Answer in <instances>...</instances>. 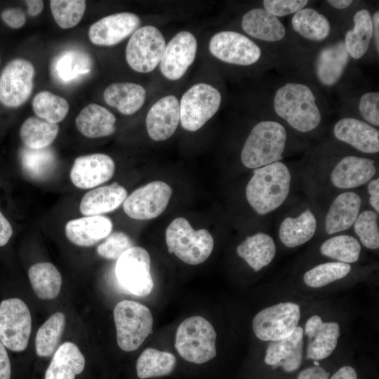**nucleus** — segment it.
<instances>
[{
    "label": "nucleus",
    "instance_id": "1",
    "mask_svg": "<svg viewBox=\"0 0 379 379\" xmlns=\"http://www.w3.org/2000/svg\"><path fill=\"white\" fill-rule=\"evenodd\" d=\"M291 179L288 167L281 161L255 168L246 188L248 204L258 214L272 212L287 198Z\"/></svg>",
    "mask_w": 379,
    "mask_h": 379
},
{
    "label": "nucleus",
    "instance_id": "2",
    "mask_svg": "<svg viewBox=\"0 0 379 379\" xmlns=\"http://www.w3.org/2000/svg\"><path fill=\"white\" fill-rule=\"evenodd\" d=\"M274 109L278 116L300 132H309L320 124L321 117L310 88L289 82L275 93Z\"/></svg>",
    "mask_w": 379,
    "mask_h": 379
},
{
    "label": "nucleus",
    "instance_id": "3",
    "mask_svg": "<svg viewBox=\"0 0 379 379\" xmlns=\"http://www.w3.org/2000/svg\"><path fill=\"white\" fill-rule=\"evenodd\" d=\"M287 134L285 128L274 121H262L251 131L241 152L242 164L258 168L282 159Z\"/></svg>",
    "mask_w": 379,
    "mask_h": 379
},
{
    "label": "nucleus",
    "instance_id": "4",
    "mask_svg": "<svg viewBox=\"0 0 379 379\" xmlns=\"http://www.w3.org/2000/svg\"><path fill=\"white\" fill-rule=\"evenodd\" d=\"M216 333L212 324L201 316L185 319L178 326L175 347L185 361L201 364L216 356Z\"/></svg>",
    "mask_w": 379,
    "mask_h": 379
},
{
    "label": "nucleus",
    "instance_id": "5",
    "mask_svg": "<svg viewBox=\"0 0 379 379\" xmlns=\"http://www.w3.org/2000/svg\"><path fill=\"white\" fill-rule=\"evenodd\" d=\"M168 252L182 262L199 265L204 262L213 249V238L205 229L194 230L184 218L173 220L166 230Z\"/></svg>",
    "mask_w": 379,
    "mask_h": 379
},
{
    "label": "nucleus",
    "instance_id": "6",
    "mask_svg": "<svg viewBox=\"0 0 379 379\" xmlns=\"http://www.w3.org/2000/svg\"><path fill=\"white\" fill-rule=\"evenodd\" d=\"M119 347L126 352L137 350L151 333L153 318L149 308L131 300H122L114 309Z\"/></svg>",
    "mask_w": 379,
    "mask_h": 379
},
{
    "label": "nucleus",
    "instance_id": "7",
    "mask_svg": "<svg viewBox=\"0 0 379 379\" xmlns=\"http://www.w3.org/2000/svg\"><path fill=\"white\" fill-rule=\"evenodd\" d=\"M220 103V93L213 86L205 83L192 86L179 103L182 127L192 132L199 130L217 112Z\"/></svg>",
    "mask_w": 379,
    "mask_h": 379
},
{
    "label": "nucleus",
    "instance_id": "8",
    "mask_svg": "<svg viewBox=\"0 0 379 379\" xmlns=\"http://www.w3.org/2000/svg\"><path fill=\"white\" fill-rule=\"evenodd\" d=\"M165 48L161 32L154 26H143L131 34L126 48V60L135 72H150L160 63Z\"/></svg>",
    "mask_w": 379,
    "mask_h": 379
},
{
    "label": "nucleus",
    "instance_id": "9",
    "mask_svg": "<svg viewBox=\"0 0 379 379\" xmlns=\"http://www.w3.org/2000/svg\"><path fill=\"white\" fill-rule=\"evenodd\" d=\"M32 330V318L25 302L11 298L0 302V341L13 352L27 347Z\"/></svg>",
    "mask_w": 379,
    "mask_h": 379
},
{
    "label": "nucleus",
    "instance_id": "10",
    "mask_svg": "<svg viewBox=\"0 0 379 379\" xmlns=\"http://www.w3.org/2000/svg\"><path fill=\"white\" fill-rule=\"evenodd\" d=\"M150 267L148 252L142 247L133 246L117 259L115 274L119 283L129 293L145 297L154 287Z\"/></svg>",
    "mask_w": 379,
    "mask_h": 379
},
{
    "label": "nucleus",
    "instance_id": "11",
    "mask_svg": "<svg viewBox=\"0 0 379 379\" xmlns=\"http://www.w3.org/2000/svg\"><path fill=\"white\" fill-rule=\"evenodd\" d=\"M300 318L299 306L293 302H280L266 307L253 318L252 328L262 341H275L290 336Z\"/></svg>",
    "mask_w": 379,
    "mask_h": 379
},
{
    "label": "nucleus",
    "instance_id": "12",
    "mask_svg": "<svg viewBox=\"0 0 379 379\" xmlns=\"http://www.w3.org/2000/svg\"><path fill=\"white\" fill-rule=\"evenodd\" d=\"M35 69L23 58L10 61L0 74V102L7 107H18L30 97Z\"/></svg>",
    "mask_w": 379,
    "mask_h": 379
},
{
    "label": "nucleus",
    "instance_id": "13",
    "mask_svg": "<svg viewBox=\"0 0 379 379\" xmlns=\"http://www.w3.org/2000/svg\"><path fill=\"white\" fill-rule=\"evenodd\" d=\"M171 187L163 181H153L134 190L123 204L124 212L135 220L157 218L166 209Z\"/></svg>",
    "mask_w": 379,
    "mask_h": 379
},
{
    "label": "nucleus",
    "instance_id": "14",
    "mask_svg": "<svg viewBox=\"0 0 379 379\" xmlns=\"http://www.w3.org/2000/svg\"><path fill=\"white\" fill-rule=\"evenodd\" d=\"M209 51L221 61L243 66L255 63L261 56V50L255 42L232 31L214 34L209 42Z\"/></svg>",
    "mask_w": 379,
    "mask_h": 379
},
{
    "label": "nucleus",
    "instance_id": "15",
    "mask_svg": "<svg viewBox=\"0 0 379 379\" xmlns=\"http://www.w3.org/2000/svg\"><path fill=\"white\" fill-rule=\"evenodd\" d=\"M197 48V39L191 32L175 34L166 46L160 61L162 74L169 80L180 79L194 62Z\"/></svg>",
    "mask_w": 379,
    "mask_h": 379
},
{
    "label": "nucleus",
    "instance_id": "16",
    "mask_svg": "<svg viewBox=\"0 0 379 379\" xmlns=\"http://www.w3.org/2000/svg\"><path fill=\"white\" fill-rule=\"evenodd\" d=\"M114 171L113 159L105 154L96 153L77 157L71 168L69 177L74 186L85 190L107 182Z\"/></svg>",
    "mask_w": 379,
    "mask_h": 379
},
{
    "label": "nucleus",
    "instance_id": "17",
    "mask_svg": "<svg viewBox=\"0 0 379 379\" xmlns=\"http://www.w3.org/2000/svg\"><path fill=\"white\" fill-rule=\"evenodd\" d=\"M140 25V19L135 13H114L91 25L88 30V37L93 44L114 46L131 35L139 28Z\"/></svg>",
    "mask_w": 379,
    "mask_h": 379
},
{
    "label": "nucleus",
    "instance_id": "18",
    "mask_svg": "<svg viewBox=\"0 0 379 379\" xmlns=\"http://www.w3.org/2000/svg\"><path fill=\"white\" fill-rule=\"evenodd\" d=\"M180 122V104L174 95H167L157 101L146 117L149 136L155 141H164L175 131Z\"/></svg>",
    "mask_w": 379,
    "mask_h": 379
},
{
    "label": "nucleus",
    "instance_id": "19",
    "mask_svg": "<svg viewBox=\"0 0 379 379\" xmlns=\"http://www.w3.org/2000/svg\"><path fill=\"white\" fill-rule=\"evenodd\" d=\"M305 333L308 338L307 357L314 361L329 357L336 347L340 335L338 323L324 322L318 315L308 319Z\"/></svg>",
    "mask_w": 379,
    "mask_h": 379
},
{
    "label": "nucleus",
    "instance_id": "20",
    "mask_svg": "<svg viewBox=\"0 0 379 379\" xmlns=\"http://www.w3.org/2000/svg\"><path fill=\"white\" fill-rule=\"evenodd\" d=\"M335 137L356 149L368 154L379 151V131L370 124L354 118H343L334 126Z\"/></svg>",
    "mask_w": 379,
    "mask_h": 379
},
{
    "label": "nucleus",
    "instance_id": "21",
    "mask_svg": "<svg viewBox=\"0 0 379 379\" xmlns=\"http://www.w3.org/2000/svg\"><path fill=\"white\" fill-rule=\"evenodd\" d=\"M303 329L297 326L288 337L270 341L266 350L265 362L273 368L281 366L288 373L295 371L302 359Z\"/></svg>",
    "mask_w": 379,
    "mask_h": 379
},
{
    "label": "nucleus",
    "instance_id": "22",
    "mask_svg": "<svg viewBox=\"0 0 379 379\" xmlns=\"http://www.w3.org/2000/svg\"><path fill=\"white\" fill-rule=\"evenodd\" d=\"M373 159L356 156L343 158L331 171V183L340 189H351L367 183L375 175Z\"/></svg>",
    "mask_w": 379,
    "mask_h": 379
},
{
    "label": "nucleus",
    "instance_id": "23",
    "mask_svg": "<svg viewBox=\"0 0 379 379\" xmlns=\"http://www.w3.org/2000/svg\"><path fill=\"white\" fill-rule=\"evenodd\" d=\"M112 220L103 215H91L68 221L67 238L78 246L89 247L105 239L112 231Z\"/></svg>",
    "mask_w": 379,
    "mask_h": 379
},
{
    "label": "nucleus",
    "instance_id": "24",
    "mask_svg": "<svg viewBox=\"0 0 379 379\" xmlns=\"http://www.w3.org/2000/svg\"><path fill=\"white\" fill-rule=\"evenodd\" d=\"M92 64L88 53L79 49H67L54 57L50 70L55 81L69 84L87 75L91 70Z\"/></svg>",
    "mask_w": 379,
    "mask_h": 379
},
{
    "label": "nucleus",
    "instance_id": "25",
    "mask_svg": "<svg viewBox=\"0 0 379 379\" xmlns=\"http://www.w3.org/2000/svg\"><path fill=\"white\" fill-rule=\"evenodd\" d=\"M350 61L344 41H340L323 48L315 62L319 81L324 86L335 84L343 76Z\"/></svg>",
    "mask_w": 379,
    "mask_h": 379
},
{
    "label": "nucleus",
    "instance_id": "26",
    "mask_svg": "<svg viewBox=\"0 0 379 379\" xmlns=\"http://www.w3.org/2000/svg\"><path fill=\"white\" fill-rule=\"evenodd\" d=\"M126 197V189L113 182L86 192L81 200L79 209L86 216L101 215L119 208Z\"/></svg>",
    "mask_w": 379,
    "mask_h": 379
},
{
    "label": "nucleus",
    "instance_id": "27",
    "mask_svg": "<svg viewBox=\"0 0 379 379\" xmlns=\"http://www.w3.org/2000/svg\"><path fill=\"white\" fill-rule=\"evenodd\" d=\"M361 200L352 192L339 194L332 202L325 220L328 234L350 228L359 214Z\"/></svg>",
    "mask_w": 379,
    "mask_h": 379
},
{
    "label": "nucleus",
    "instance_id": "28",
    "mask_svg": "<svg viewBox=\"0 0 379 379\" xmlns=\"http://www.w3.org/2000/svg\"><path fill=\"white\" fill-rule=\"evenodd\" d=\"M241 27L248 35L265 41H279L286 34L285 27L278 18L261 8L246 13L241 20Z\"/></svg>",
    "mask_w": 379,
    "mask_h": 379
},
{
    "label": "nucleus",
    "instance_id": "29",
    "mask_svg": "<svg viewBox=\"0 0 379 379\" xmlns=\"http://www.w3.org/2000/svg\"><path fill=\"white\" fill-rule=\"evenodd\" d=\"M115 122L116 118L111 112L95 103L83 108L75 119L78 131L90 138L112 134L116 130Z\"/></svg>",
    "mask_w": 379,
    "mask_h": 379
},
{
    "label": "nucleus",
    "instance_id": "30",
    "mask_svg": "<svg viewBox=\"0 0 379 379\" xmlns=\"http://www.w3.org/2000/svg\"><path fill=\"white\" fill-rule=\"evenodd\" d=\"M85 358L73 343L65 342L55 351L44 379H75L83 372Z\"/></svg>",
    "mask_w": 379,
    "mask_h": 379
},
{
    "label": "nucleus",
    "instance_id": "31",
    "mask_svg": "<svg viewBox=\"0 0 379 379\" xmlns=\"http://www.w3.org/2000/svg\"><path fill=\"white\" fill-rule=\"evenodd\" d=\"M146 91L140 84L131 82L113 83L103 93L105 102L124 115H131L143 105Z\"/></svg>",
    "mask_w": 379,
    "mask_h": 379
},
{
    "label": "nucleus",
    "instance_id": "32",
    "mask_svg": "<svg viewBox=\"0 0 379 379\" xmlns=\"http://www.w3.org/2000/svg\"><path fill=\"white\" fill-rule=\"evenodd\" d=\"M237 252L255 272H258L272 261L276 246L270 235L259 232L246 237L237 246Z\"/></svg>",
    "mask_w": 379,
    "mask_h": 379
},
{
    "label": "nucleus",
    "instance_id": "33",
    "mask_svg": "<svg viewBox=\"0 0 379 379\" xmlns=\"http://www.w3.org/2000/svg\"><path fill=\"white\" fill-rule=\"evenodd\" d=\"M317 220L310 209L296 218H286L281 222L279 237L282 244L294 248L310 241L316 232Z\"/></svg>",
    "mask_w": 379,
    "mask_h": 379
},
{
    "label": "nucleus",
    "instance_id": "34",
    "mask_svg": "<svg viewBox=\"0 0 379 379\" xmlns=\"http://www.w3.org/2000/svg\"><path fill=\"white\" fill-rule=\"evenodd\" d=\"M354 27L347 32L345 45L353 59H359L367 52L373 36V22L367 9L358 11L353 18Z\"/></svg>",
    "mask_w": 379,
    "mask_h": 379
},
{
    "label": "nucleus",
    "instance_id": "35",
    "mask_svg": "<svg viewBox=\"0 0 379 379\" xmlns=\"http://www.w3.org/2000/svg\"><path fill=\"white\" fill-rule=\"evenodd\" d=\"M28 277L36 296L42 300L55 298L60 291L62 277L51 262H38L30 267Z\"/></svg>",
    "mask_w": 379,
    "mask_h": 379
},
{
    "label": "nucleus",
    "instance_id": "36",
    "mask_svg": "<svg viewBox=\"0 0 379 379\" xmlns=\"http://www.w3.org/2000/svg\"><path fill=\"white\" fill-rule=\"evenodd\" d=\"M291 24L298 34L311 41H322L331 32L328 20L312 8H303L297 11L292 18Z\"/></svg>",
    "mask_w": 379,
    "mask_h": 379
},
{
    "label": "nucleus",
    "instance_id": "37",
    "mask_svg": "<svg viewBox=\"0 0 379 379\" xmlns=\"http://www.w3.org/2000/svg\"><path fill=\"white\" fill-rule=\"evenodd\" d=\"M59 132L57 124L30 117L22 124L20 136L25 147L39 149L49 147Z\"/></svg>",
    "mask_w": 379,
    "mask_h": 379
},
{
    "label": "nucleus",
    "instance_id": "38",
    "mask_svg": "<svg viewBox=\"0 0 379 379\" xmlns=\"http://www.w3.org/2000/svg\"><path fill=\"white\" fill-rule=\"evenodd\" d=\"M20 163L25 174L32 180H42L53 171L56 155L52 148L32 149L27 147L20 151Z\"/></svg>",
    "mask_w": 379,
    "mask_h": 379
},
{
    "label": "nucleus",
    "instance_id": "39",
    "mask_svg": "<svg viewBox=\"0 0 379 379\" xmlns=\"http://www.w3.org/2000/svg\"><path fill=\"white\" fill-rule=\"evenodd\" d=\"M175 365L176 358L173 354L149 347L139 356L136 372L140 379L161 377L170 374Z\"/></svg>",
    "mask_w": 379,
    "mask_h": 379
},
{
    "label": "nucleus",
    "instance_id": "40",
    "mask_svg": "<svg viewBox=\"0 0 379 379\" xmlns=\"http://www.w3.org/2000/svg\"><path fill=\"white\" fill-rule=\"evenodd\" d=\"M65 328L62 312L52 314L39 328L35 338V348L39 357H49L55 350Z\"/></svg>",
    "mask_w": 379,
    "mask_h": 379
},
{
    "label": "nucleus",
    "instance_id": "41",
    "mask_svg": "<svg viewBox=\"0 0 379 379\" xmlns=\"http://www.w3.org/2000/svg\"><path fill=\"white\" fill-rule=\"evenodd\" d=\"M32 108L37 117L57 124L66 117L69 106L64 98L49 91H41L34 96Z\"/></svg>",
    "mask_w": 379,
    "mask_h": 379
},
{
    "label": "nucleus",
    "instance_id": "42",
    "mask_svg": "<svg viewBox=\"0 0 379 379\" xmlns=\"http://www.w3.org/2000/svg\"><path fill=\"white\" fill-rule=\"evenodd\" d=\"M321 254L340 262L352 263L359 260L361 245L349 235H338L326 240L321 246Z\"/></svg>",
    "mask_w": 379,
    "mask_h": 379
},
{
    "label": "nucleus",
    "instance_id": "43",
    "mask_svg": "<svg viewBox=\"0 0 379 379\" xmlns=\"http://www.w3.org/2000/svg\"><path fill=\"white\" fill-rule=\"evenodd\" d=\"M351 271L347 263L333 262L320 264L306 272L305 284L312 288H320L346 277Z\"/></svg>",
    "mask_w": 379,
    "mask_h": 379
},
{
    "label": "nucleus",
    "instance_id": "44",
    "mask_svg": "<svg viewBox=\"0 0 379 379\" xmlns=\"http://www.w3.org/2000/svg\"><path fill=\"white\" fill-rule=\"evenodd\" d=\"M84 0H51L50 8L57 25L62 29L76 26L81 20L85 10Z\"/></svg>",
    "mask_w": 379,
    "mask_h": 379
},
{
    "label": "nucleus",
    "instance_id": "45",
    "mask_svg": "<svg viewBox=\"0 0 379 379\" xmlns=\"http://www.w3.org/2000/svg\"><path fill=\"white\" fill-rule=\"evenodd\" d=\"M354 230L365 247L378 248L379 232L376 213L368 210L359 214L354 222Z\"/></svg>",
    "mask_w": 379,
    "mask_h": 379
},
{
    "label": "nucleus",
    "instance_id": "46",
    "mask_svg": "<svg viewBox=\"0 0 379 379\" xmlns=\"http://www.w3.org/2000/svg\"><path fill=\"white\" fill-rule=\"evenodd\" d=\"M133 246L131 238L126 233L117 231L111 232L97 247V253L104 258L114 260Z\"/></svg>",
    "mask_w": 379,
    "mask_h": 379
},
{
    "label": "nucleus",
    "instance_id": "47",
    "mask_svg": "<svg viewBox=\"0 0 379 379\" xmlns=\"http://www.w3.org/2000/svg\"><path fill=\"white\" fill-rule=\"evenodd\" d=\"M307 0H264V8L275 17H283L303 8Z\"/></svg>",
    "mask_w": 379,
    "mask_h": 379
},
{
    "label": "nucleus",
    "instance_id": "48",
    "mask_svg": "<svg viewBox=\"0 0 379 379\" xmlns=\"http://www.w3.org/2000/svg\"><path fill=\"white\" fill-rule=\"evenodd\" d=\"M379 93L368 92L360 98L359 109L362 117L375 126H379Z\"/></svg>",
    "mask_w": 379,
    "mask_h": 379
},
{
    "label": "nucleus",
    "instance_id": "49",
    "mask_svg": "<svg viewBox=\"0 0 379 379\" xmlns=\"http://www.w3.org/2000/svg\"><path fill=\"white\" fill-rule=\"evenodd\" d=\"M3 21L10 27L18 29L22 27L26 22V17L20 8H11L1 13Z\"/></svg>",
    "mask_w": 379,
    "mask_h": 379
},
{
    "label": "nucleus",
    "instance_id": "50",
    "mask_svg": "<svg viewBox=\"0 0 379 379\" xmlns=\"http://www.w3.org/2000/svg\"><path fill=\"white\" fill-rule=\"evenodd\" d=\"M329 372L317 366L307 368L299 373L297 379H328Z\"/></svg>",
    "mask_w": 379,
    "mask_h": 379
},
{
    "label": "nucleus",
    "instance_id": "51",
    "mask_svg": "<svg viewBox=\"0 0 379 379\" xmlns=\"http://www.w3.org/2000/svg\"><path fill=\"white\" fill-rule=\"evenodd\" d=\"M11 367L8 352L0 341V379H11Z\"/></svg>",
    "mask_w": 379,
    "mask_h": 379
},
{
    "label": "nucleus",
    "instance_id": "52",
    "mask_svg": "<svg viewBox=\"0 0 379 379\" xmlns=\"http://www.w3.org/2000/svg\"><path fill=\"white\" fill-rule=\"evenodd\" d=\"M13 227L10 222L0 211V247L5 246L13 235Z\"/></svg>",
    "mask_w": 379,
    "mask_h": 379
},
{
    "label": "nucleus",
    "instance_id": "53",
    "mask_svg": "<svg viewBox=\"0 0 379 379\" xmlns=\"http://www.w3.org/2000/svg\"><path fill=\"white\" fill-rule=\"evenodd\" d=\"M368 192L370 195L369 203L375 211L379 212V179L371 180L368 185Z\"/></svg>",
    "mask_w": 379,
    "mask_h": 379
},
{
    "label": "nucleus",
    "instance_id": "54",
    "mask_svg": "<svg viewBox=\"0 0 379 379\" xmlns=\"http://www.w3.org/2000/svg\"><path fill=\"white\" fill-rule=\"evenodd\" d=\"M330 379H357V374L354 368L345 366L338 369Z\"/></svg>",
    "mask_w": 379,
    "mask_h": 379
},
{
    "label": "nucleus",
    "instance_id": "55",
    "mask_svg": "<svg viewBox=\"0 0 379 379\" xmlns=\"http://www.w3.org/2000/svg\"><path fill=\"white\" fill-rule=\"evenodd\" d=\"M27 13L31 16L38 15L43 10L44 1L41 0H27Z\"/></svg>",
    "mask_w": 379,
    "mask_h": 379
},
{
    "label": "nucleus",
    "instance_id": "56",
    "mask_svg": "<svg viewBox=\"0 0 379 379\" xmlns=\"http://www.w3.org/2000/svg\"><path fill=\"white\" fill-rule=\"evenodd\" d=\"M373 35H374V41L377 52L379 53V12L377 11L374 13L373 18Z\"/></svg>",
    "mask_w": 379,
    "mask_h": 379
},
{
    "label": "nucleus",
    "instance_id": "57",
    "mask_svg": "<svg viewBox=\"0 0 379 379\" xmlns=\"http://www.w3.org/2000/svg\"><path fill=\"white\" fill-rule=\"evenodd\" d=\"M327 2L337 9H345L349 7L353 2L351 0H328Z\"/></svg>",
    "mask_w": 379,
    "mask_h": 379
},
{
    "label": "nucleus",
    "instance_id": "58",
    "mask_svg": "<svg viewBox=\"0 0 379 379\" xmlns=\"http://www.w3.org/2000/svg\"><path fill=\"white\" fill-rule=\"evenodd\" d=\"M0 62H1V58H0Z\"/></svg>",
    "mask_w": 379,
    "mask_h": 379
}]
</instances>
